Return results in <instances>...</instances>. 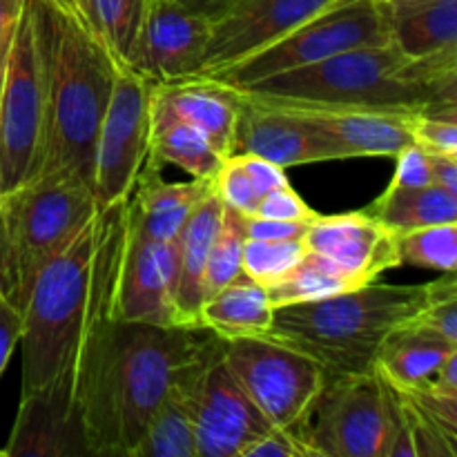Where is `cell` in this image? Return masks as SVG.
Instances as JSON below:
<instances>
[{"label":"cell","mask_w":457,"mask_h":457,"mask_svg":"<svg viewBox=\"0 0 457 457\" xmlns=\"http://www.w3.org/2000/svg\"><path fill=\"white\" fill-rule=\"evenodd\" d=\"M125 204L101 210V275L74 378L92 457H134L147 420L165 400L179 370L219 339L208 328L143 324L112 315L110 288L123 239Z\"/></svg>","instance_id":"6da1fadb"},{"label":"cell","mask_w":457,"mask_h":457,"mask_svg":"<svg viewBox=\"0 0 457 457\" xmlns=\"http://www.w3.org/2000/svg\"><path fill=\"white\" fill-rule=\"evenodd\" d=\"M31 7L47 80V129L38 174L65 170L92 187L94 150L119 61L80 16L54 0H31Z\"/></svg>","instance_id":"7a4b0ae2"},{"label":"cell","mask_w":457,"mask_h":457,"mask_svg":"<svg viewBox=\"0 0 457 457\" xmlns=\"http://www.w3.org/2000/svg\"><path fill=\"white\" fill-rule=\"evenodd\" d=\"M244 92L326 105L400 107L457 116V47L420 58L404 56L391 43L348 49L250 85Z\"/></svg>","instance_id":"3957f363"},{"label":"cell","mask_w":457,"mask_h":457,"mask_svg":"<svg viewBox=\"0 0 457 457\" xmlns=\"http://www.w3.org/2000/svg\"><path fill=\"white\" fill-rule=\"evenodd\" d=\"M433 297V284L357 286L333 297L277 306L268 339L306 353L326 379L373 373L384 339L413 320Z\"/></svg>","instance_id":"277c9868"},{"label":"cell","mask_w":457,"mask_h":457,"mask_svg":"<svg viewBox=\"0 0 457 457\" xmlns=\"http://www.w3.org/2000/svg\"><path fill=\"white\" fill-rule=\"evenodd\" d=\"M101 244L98 210L83 232L36 277L22 311V395L52 386L74 388L101 275Z\"/></svg>","instance_id":"5b68a950"},{"label":"cell","mask_w":457,"mask_h":457,"mask_svg":"<svg viewBox=\"0 0 457 457\" xmlns=\"http://www.w3.org/2000/svg\"><path fill=\"white\" fill-rule=\"evenodd\" d=\"M0 212L7 237L4 297L22 312L36 277L96 217L98 205L83 179L58 170L3 195Z\"/></svg>","instance_id":"8992f818"},{"label":"cell","mask_w":457,"mask_h":457,"mask_svg":"<svg viewBox=\"0 0 457 457\" xmlns=\"http://www.w3.org/2000/svg\"><path fill=\"white\" fill-rule=\"evenodd\" d=\"M297 436L311 457H415L400 393L375 370L326 379Z\"/></svg>","instance_id":"52a82bcc"},{"label":"cell","mask_w":457,"mask_h":457,"mask_svg":"<svg viewBox=\"0 0 457 457\" xmlns=\"http://www.w3.org/2000/svg\"><path fill=\"white\" fill-rule=\"evenodd\" d=\"M47 80L43 45L31 0L13 29L0 79V187L3 195L43 168L47 129Z\"/></svg>","instance_id":"ba28073f"},{"label":"cell","mask_w":457,"mask_h":457,"mask_svg":"<svg viewBox=\"0 0 457 457\" xmlns=\"http://www.w3.org/2000/svg\"><path fill=\"white\" fill-rule=\"evenodd\" d=\"M391 43L379 0H337L259 52L205 76L244 89L284 71L315 65L357 47Z\"/></svg>","instance_id":"9c48e42d"},{"label":"cell","mask_w":457,"mask_h":457,"mask_svg":"<svg viewBox=\"0 0 457 457\" xmlns=\"http://www.w3.org/2000/svg\"><path fill=\"white\" fill-rule=\"evenodd\" d=\"M174 386L190 406L196 457H244L250 445L275 428L223 361L221 337L183 366Z\"/></svg>","instance_id":"30bf717a"},{"label":"cell","mask_w":457,"mask_h":457,"mask_svg":"<svg viewBox=\"0 0 457 457\" xmlns=\"http://www.w3.org/2000/svg\"><path fill=\"white\" fill-rule=\"evenodd\" d=\"M223 361L263 418L284 431L297 433L326 384L312 357L268 337L223 339Z\"/></svg>","instance_id":"8fae6325"},{"label":"cell","mask_w":457,"mask_h":457,"mask_svg":"<svg viewBox=\"0 0 457 457\" xmlns=\"http://www.w3.org/2000/svg\"><path fill=\"white\" fill-rule=\"evenodd\" d=\"M154 83L125 62L116 65L114 87L94 150V199L98 210L125 204L150 154Z\"/></svg>","instance_id":"7c38bea8"},{"label":"cell","mask_w":457,"mask_h":457,"mask_svg":"<svg viewBox=\"0 0 457 457\" xmlns=\"http://www.w3.org/2000/svg\"><path fill=\"white\" fill-rule=\"evenodd\" d=\"M174 241L152 239L125 212L123 239L110 288V312L125 321L177 326Z\"/></svg>","instance_id":"4fadbf2b"},{"label":"cell","mask_w":457,"mask_h":457,"mask_svg":"<svg viewBox=\"0 0 457 457\" xmlns=\"http://www.w3.org/2000/svg\"><path fill=\"white\" fill-rule=\"evenodd\" d=\"M244 92V89H241ZM253 94L270 105L284 107L317 129L333 150L335 161L360 156H391L395 159L413 143L411 119L420 110L366 105H326V103L295 101V98Z\"/></svg>","instance_id":"5bb4252c"},{"label":"cell","mask_w":457,"mask_h":457,"mask_svg":"<svg viewBox=\"0 0 457 457\" xmlns=\"http://www.w3.org/2000/svg\"><path fill=\"white\" fill-rule=\"evenodd\" d=\"M212 21L172 0H147L128 65L154 85L199 79Z\"/></svg>","instance_id":"9a60e30c"},{"label":"cell","mask_w":457,"mask_h":457,"mask_svg":"<svg viewBox=\"0 0 457 457\" xmlns=\"http://www.w3.org/2000/svg\"><path fill=\"white\" fill-rule=\"evenodd\" d=\"M335 3L337 0H237L212 21L199 79L275 43Z\"/></svg>","instance_id":"2e32d148"},{"label":"cell","mask_w":457,"mask_h":457,"mask_svg":"<svg viewBox=\"0 0 457 457\" xmlns=\"http://www.w3.org/2000/svg\"><path fill=\"white\" fill-rule=\"evenodd\" d=\"M308 253L337 268L355 286L370 284L391 268L402 266L397 235L366 210L317 214L306 230Z\"/></svg>","instance_id":"e0dca14e"},{"label":"cell","mask_w":457,"mask_h":457,"mask_svg":"<svg viewBox=\"0 0 457 457\" xmlns=\"http://www.w3.org/2000/svg\"><path fill=\"white\" fill-rule=\"evenodd\" d=\"M237 132L232 154H254L281 168L335 161L326 138L284 107L237 89Z\"/></svg>","instance_id":"ac0fdd59"},{"label":"cell","mask_w":457,"mask_h":457,"mask_svg":"<svg viewBox=\"0 0 457 457\" xmlns=\"http://www.w3.org/2000/svg\"><path fill=\"white\" fill-rule=\"evenodd\" d=\"M7 457H92L74 388L52 386L21 395Z\"/></svg>","instance_id":"d6986e66"},{"label":"cell","mask_w":457,"mask_h":457,"mask_svg":"<svg viewBox=\"0 0 457 457\" xmlns=\"http://www.w3.org/2000/svg\"><path fill=\"white\" fill-rule=\"evenodd\" d=\"M212 192L214 179L170 183L161 177L159 165L145 159L125 204V212L152 239L174 241L196 205Z\"/></svg>","instance_id":"ffe728a7"},{"label":"cell","mask_w":457,"mask_h":457,"mask_svg":"<svg viewBox=\"0 0 457 457\" xmlns=\"http://www.w3.org/2000/svg\"><path fill=\"white\" fill-rule=\"evenodd\" d=\"M223 204L217 192L201 201L195 212L183 223L174 239L177 245V268H174V317L177 326L204 328L199 320L201 303L205 299V266L212 241L221 223Z\"/></svg>","instance_id":"44dd1931"},{"label":"cell","mask_w":457,"mask_h":457,"mask_svg":"<svg viewBox=\"0 0 457 457\" xmlns=\"http://www.w3.org/2000/svg\"><path fill=\"white\" fill-rule=\"evenodd\" d=\"M174 112L199 129L221 159L232 156L237 132V89L212 79L156 85Z\"/></svg>","instance_id":"7402d4cb"},{"label":"cell","mask_w":457,"mask_h":457,"mask_svg":"<svg viewBox=\"0 0 457 457\" xmlns=\"http://www.w3.org/2000/svg\"><path fill=\"white\" fill-rule=\"evenodd\" d=\"M455 353L457 344L406 321L384 339L373 370L397 391H409L431 382Z\"/></svg>","instance_id":"603a6c76"},{"label":"cell","mask_w":457,"mask_h":457,"mask_svg":"<svg viewBox=\"0 0 457 457\" xmlns=\"http://www.w3.org/2000/svg\"><path fill=\"white\" fill-rule=\"evenodd\" d=\"M147 161L159 168L177 165L190 174V179H214L223 163L208 138L170 107L156 85L152 87V132Z\"/></svg>","instance_id":"cb8c5ba5"},{"label":"cell","mask_w":457,"mask_h":457,"mask_svg":"<svg viewBox=\"0 0 457 457\" xmlns=\"http://www.w3.org/2000/svg\"><path fill=\"white\" fill-rule=\"evenodd\" d=\"M391 45L420 58L457 47V0H395L382 3Z\"/></svg>","instance_id":"d4e9b609"},{"label":"cell","mask_w":457,"mask_h":457,"mask_svg":"<svg viewBox=\"0 0 457 457\" xmlns=\"http://www.w3.org/2000/svg\"><path fill=\"white\" fill-rule=\"evenodd\" d=\"M275 306L268 290L248 277H239L223 286L201 303L199 320L204 328L221 339L266 337L270 330Z\"/></svg>","instance_id":"484cf974"},{"label":"cell","mask_w":457,"mask_h":457,"mask_svg":"<svg viewBox=\"0 0 457 457\" xmlns=\"http://www.w3.org/2000/svg\"><path fill=\"white\" fill-rule=\"evenodd\" d=\"M366 212L395 235H404L424 226L457 221V195L437 186L406 187L391 183Z\"/></svg>","instance_id":"4316f807"},{"label":"cell","mask_w":457,"mask_h":457,"mask_svg":"<svg viewBox=\"0 0 457 457\" xmlns=\"http://www.w3.org/2000/svg\"><path fill=\"white\" fill-rule=\"evenodd\" d=\"M134 457H196L190 406L174 382L159 409L147 420Z\"/></svg>","instance_id":"83f0119b"},{"label":"cell","mask_w":457,"mask_h":457,"mask_svg":"<svg viewBox=\"0 0 457 457\" xmlns=\"http://www.w3.org/2000/svg\"><path fill=\"white\" fill-rule=\"evenodd\" d=\"M147 0H87L85 22L112 56L128 65Z\"/></svg>","instance_id":"f1b7e54d"},{"label":"cell","mask_w":457,"mask_h":457,"mask_svg":"<svg viewBox=\"0 0 457 457\" xmlns=\"http://www.w3.org/2000/svg\"><path fill=\"white\" fill-rule=\"evenodd\" d=\"M357 288L348 277H344L337 268L330 266L317 254L308 253L293 270L281 277L277 284L268 286V297L272 306H286V303L315 302V299L333 297V295L346 293Z\"/></svg>","instance_id":"f546056e"},{"label":"cell","mask_w":457,"mask_h":457,"mask_svg":"<svg viewBox=\"0 0 457 457\" xmlns=\"http://www.w3.org/2000/svg\"><path fill=\"white\" fill-rule=\"evenodd\" d=\"M245 241L248 237H245L244 214L223 205L221 223H219L217 237L208 254V266H205V297L244 277Z\"/></svg>","instance_id":"4dcf8cb0"},{"label":"cell","mask_w":457,"mask_h":457,"mask_svg":"<svg viewBox=\"0 0 457 457\" xmlns=\"http://www.w3.org/2000/svg\"><path fill=\"white\" fill-rule=\"evenodd\" d=\"M400 262L437 272L457 268V221L436 223L397 235Z\"/></svg>","instance_id":"1f68e13d"},{"label":"cell","mask_w":457,"mask_h":457,"mask_svg":"<svg viewBox=\"0 0 457 457\" xmlns=\"http://www.w3.org/2000/svg\"><path fill=\"white\" fill-rule=\"evenodd\" d=\"M306 254V239H248L244 248V275L268 288L288 275Z\"/></svg>","instance_id":"d6a6232c"},{"label":"cell","mask_w":457,"mask_h":457,"mask_svg":"<svg viewBox=\"0 0 457 457\" xmlns=\"http://www.w3.org/2000/svg\"><path fill=\"white\" fill-rule=\"evenodd\" d=\"M214 192H217L223 205L237 210L244 217H253L259 201H262V195L254 187L248 170H245V165L241 163L237 154L223 159L221 168L214 177Z\"/></svg>","instance_id":"836d02e7"},{"label":"cell","mask_w":457,"mask_h":457,"mask_svg":"<svg viewBox=\"0 0 457 457\" xmlns=\"http://www.w3.org/2000/svg\"><path fill=\"white\" fill-rule=\"evenodd\" d=\"M411 137L428 154L457 156V116L440 112H415L411 119Z\"/></svg>","instance_id":"e575fe53"},{"label":"cell","mask_w":457,"mask_h":457,"mask_svg":"<svg viewBox=\"0 0 457 457\" xmlns=\"http://www.w3.org/2000/svg\"><path fill=\"white\" fill-rule=\"evenodd\" d=\"M253 217L279 219V221H312L317 212L293 190V186H284L262 196Z\"/></svg>","instance_id":"d590c367"},{"label":"cell","mask_w":457,"mask_h":457,"mask_svg":"<svg viewBox=\"0 0 457 457\" xmlns=\"http://www.w3.org/2000/svg\"><path fill=\"white\" fill-rule=\"evenodd\" d=\"M393 186L406 187H422L433 186L431 168H428V152L418 147L415 143L406 145L400 154L395 156V174H393Z\"/></svg>","instance_id":"8d00e7d4"},{"label":"cell","mask_w":457,"mask_h":457,"mask_svg":"<svg viewBox=\"0 0 457 457\" xmlns=\"http://www.w3.org/2000/svg\"><path fill=\"white\" fill-rule=\"evenodd\" d=\"M244 457H311V453L295 431L272 428L262 440L250 445Z\"/></svg>","instance_id":"74e56055"},{"label":"cell","mask_w":457,"mask_h":457,"mask_svg":"<svg viewBox=\"0 0 457 457\" xmlns=\"http://www.w3.org/2000/svg\"><path fill=\"white\" fill-rule=\"evenodd\" d=\"M308 226H311V221H279V219L244 217V228L248 239H266V241L306 239Z\"/></svg>","instance_id":"f35d334b"},{"label":"cell","mask_w":457,"mask_h":457,"mask_svg":"<svg viewBox=\"0 0 457 457\" xmlns=\"http://www.w3.org/2000/svg\"><path fill=\"white\" fill-rule=\"evenodd\" d=\"M21 333L22 312L4 295H0V378H3L16 346L21 344Z\"/></svg>","instance_id":"ab89813d"},{"label":"cell","mask_w":457,"mask_h":457,"mask_svg":"<svg viewBox=\"0 0 457 457\" xmlns=\"http://www.w3.org/2000/svg\"><path fill=\"white\" fill-rule=\"evenodd\" d=\"M237 156H239L241 163L245 165L254 187H257V192L262 196H266L268 192L277 190V187L290 186L288 177H286V168H281V165L254 154H237Z\"/></svg>","instance_id":"60d3db41"},{"label":"cell","mask_w":457,"mask_h":457,"mask_svg":"<svg viewBox=\"0 0 457 457\" xmlns=\"http://www.w3.org/2000/svg\"><path fill=\"white\" fill-rule=\"evenodd\" d=\"M27 0H0V79H3L4 61H7L9 45H12L13 29L25 9Z\"/></svg>","instance_id":"b9f144b4"},{"label":"cell","mask_w":457,"mask_h":457,"mask_svg":"<svg viewBox=\"0 0 457 457\" xmlns=\"http://www.w3.org/2000/svg\"><path fill=\"white\" fill-rule=\"evenodd\" d=\"M428 168H431L433 186L457 195V156L428 154Z\"/></svg>","instance_id":"7bdbcfd3"},{"label":"cell","mask_w":457,"mask_h":457,"mask_svg":"<svg viewBox=\"0 0 457 457\" xmlns=\"http://www.w3.org/2000/svg\"><path fill=\"white\" fill-rule=\"evenodd\" d=\"M172 3L183 4L190 12L201 13V16L210 18V21H217L221 13H226L237 0H172Z\"/></svg>","instance_id":"ee69618b"},{"label":"cell","mask_w":457,"mask_h":457,"mask_svg":"<svg viewBox=\"0 0 457 457\" xmlns=\"http://www.w3.org/2000/svg\"><path fill=\"white\" fill-rule=\"evenodd\" d=\"M7 286V237H4V221L0 212V295H4Z\"/></svg>","instance_id":"f6af8a7d"},{"label":"cell","mask_w":457,"mask_h":457,"mask_svg":"<svg viewBox=\"0 0 457 457\" xmlns=\"http://www.w3.org/2000/svg\"><path fill=\"white\" fill-rule=\"evenodd\" d=\"M54 3H58L62 9H67V12L76 13V16H80L79 7H76V0H54ZM83 22H85V21H83Z\"/></svg>","instance_id":"bcb514c9"},{"label":"cell","mask_w":457,"mask_h":457,"mask_svg":"<svg viewBox=\"0 0 457 457\" xmlns=\"http://www.w3.org/2000/svg\"><path fill=\"white\" fill-rule=\"evenodd\" d=\"M76 7H79L80 18H83V21H85V7H87V0H76ZM85 25H87V22H85Z\"/></svg>","instance_id":"7dc6e473"},{"label":"cell","mask_w":457,"mask_h":457,"mask_svg":"<svg viewBox=\"0 0 457 457\" xmlns=\"http://www.w3.org/2000/svg\"><path fill=\"white\" fill-rule=\"evenodd\" d=\"M382 3H395V0H382Z\"/></svg>","instance_id":"c3c4849f"},{"label":"cell","mask_w":457,"mask_h":457,"mask_svg":"<svg viewBox=\"0 0 457 457\" xmlns=\"http://www.w3.org/2000/svg\"><path fill=\"white\" fill-rule=\"evenodd\" d=\"M0 201H3V187H0Z\"/></svg>","instance_id":"681fc988"}]
</instances>
